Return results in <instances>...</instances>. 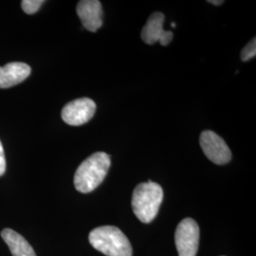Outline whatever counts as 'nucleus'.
I'll use <instances>...</instances> for the list:
<instances>
[{
    "instance_id": "obj_9",
    "label": "nucleus",
    "mask_w": 256,
    "mask_h": 256,
    "mask_svg": "<svg viewBox=\"0 0 256 256\" xmlns=\"http://www.w3.org/2000/svg\"><path fill=\"white\" fill-rule=\"evenodd\" d=\"M32 72L28 64L14 62L0 66V88H9L25 81Z\"/></svg>"
},
{
    "instance_id": "obj_13",
    "label": "nucleus",
    "mask_w": 256,
    "mask_h": 256,
    "mask_svg": "<svg viewBox=\"0 0 256 256\" xmlns=\"http://www.w3.org/2000/svg\"><path fill=\"white\" fill-rule=\"evenodd\" d=\"M5 171H6V158H5L3 146L0 142V176L4 174Z\"/></svg>"
},
{
    "instance_id": "obj_14",
    "label": "nucleus",
    "mask_w": 256,
    "mask_h": 256,
    "mask_svg": "<svg viewBox=\"0 0 256 256\" xmlns=\"http://www.w3.org/2000/svg\"><path fill=\"white\" fill-rule=\"evenodd\" d=\"M208 2L210 3V4H212V5H216V6H218V5L223 4V2H224V1H221V0H220V1H212V0H209Z\"/></svg>"
},
{
    "instance_id": "obj_3",
    "label": "nucleus",
    "mask_w": 256,
    "mask_h": 256,
    "mask_svg": "<svg viewBox=\"0 0 256 256\" xmlns=\"http://www.w3.org/2000/svg\"><path fill=\"white\" fill-rule=\"evenodd\" d=\"M95 250L106 256H132V246L126 236L115 226L92 230L88 236Z\"/></svg>"
},
{
    "instance_id": "obj_4",
    "label": "nucleus",
    "mask_w": 256,
    "mask_h": 256,
    "mask_svg": "<svg viewBox=\"0 0 256 256\" xmlns=\"http://www.w3.org/2000/svg\"><path fill=\"white\" fill-rule=\"evenodd\" d=\"M174 242L180 256H196L200 244V227L192 218H184L178 225Z\"/></svg>"
},
{
    "instance_id": "obj_7",
    "label": "nucleus",
    "mask_w": 256,
    "mask_h": 256,
    "mask_svg": "<svg viewBox=\"0 0 256 256\" xmlns=\"http://www.w3.org/2000/svg\"><path fill=\"white\" fill-rule=\"evenodd\" d=\"M164 14L160 12L150 16L142 30V38L146 44L154 45L156 42H160L162 46H167L170 44L174 34L172 32L164 30Z\"/></svg>"
},
{
    "instance_id": "obj_8",
    "label": "nucleus",
    "mask_w": 256,
    "mask_h": 256,
    "mask_svg": "<svg viewBox=\"0 0 256 256\" xmlns=\"http://www.w3.org/2000/svg\"><path fill=\"white\" fill-rule=\"evenodd\" d=\"M76 12L86 30L96 32L102 26V8L100 1H79L76 7Z\"/></svg>"
},
{
    "instance_id": "obj_5",
    "label": "nucleus",
    "mask_w": 256,
    "mask_h": 256,
    "mask_svg": "<svg viewBox=\"0 0 256 256\" xmlns=\"http://www.w3.org/2000/svg\"><path fill=\"white\" fill-rule=\"evenodd\" d=\"M200 144L205 156L218 165L228 164L232 158V152L222 138L216 133L205 130L200 138Z\"/></svg>"
},
{
    "instance_id": "obj_2",
    "label": "nucleus",
    "mask_w": 256,
    "mask_h": 256,
    "mask_svg": "<svg viewBox=\"0 0 256 256\" xmlns=\"http://www.w3.org/2000/svg\"><path fill=\"white\" fill-rule=\"evenodd\" d=\"M164 200V190L158 183H140L132 196V208L138 220L150 223L155 220Z\"/></svg>"
},
{
    "instance_id": "obj_12",
    "label": "nucleus",
    "mask_w": 256,
    "mask_h": 256,
    "mask_svg": "<svg viewBox=\"0 0 256 256\" xmlns=\"http://www.w3.org/2000/svg\"><path fill=\"white\" fill-rule=\"evenodd\" d=\"M256 39L254 38L247 46H245L241 52V60L243 62H247L248 60L256 57Z\"/></svg>"
},
{
    "instance_id": "obj_1",
    "label": "nucleus",
    "mask_w": 256,
    "mask_h": 256,
    "mask_svg": "<svg viewBox=\"0 0 256 256\" xmlns=\"http://www.w3.org/2000/svg\"><path fill=\"white\" fill-rule=\"evenodd\" d=\"M110 164V155L104 152H97L90 156L75 172L74 186L76 190L82 194L94 191L106 178Z\"/></svg>"
},
{
    "instance_id": "obj_6",
    "label": "nucleus",
    "mask_w": 256,
    "mask_h": 256,
    "mask_svg": "<svg viewBox=\"0 0 256 256\" xmlns=\"http://www.w3.org/2000/svg\"><path fill=\"white\" fill-rule=\"evenodd\" d=\"M96 111L95 102L90 98H80L68 102L62 110V119L66 124L79 126L93 118Z\"/></svg>"
},
{
    "instance_id": "obj_11",
    "label": "nucleus",
    "mask_w": 256,
    "mask_h": 256,
    "mask_svg": "<svg viewBox=\"0 0 256 256\" xmlns=\"http://www.w3.org/2000/svg\"><path fill=\"white\" fill-rule=\"evenodd\" d=\"M43 3V0H23L21 2V7L27 14H34L40 9Z\"/></svg>"
},
{
    "instance_id": "obj_10",
    "label": "nucleus",
    "mask_w": 256,
    "mask_h": 256,
    "mask_svg": "<svg viewBox=\"0 0 256 256\" xmlns=\"http://www.w3.org/2000/svg\"><path fill=\"white\" fill-rule=\"evenodd\" d=\"M1 238L8 245L12 256H36L32 247L18 232L12 229H4Z\"/></svg>"
}]
</instances>
